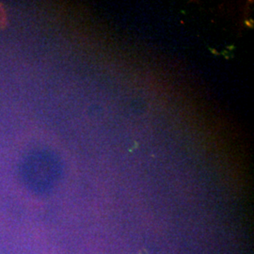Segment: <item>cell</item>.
Here are the masks:
<instances>
[{"label": "cell", "mask_w": 254, "mask_h": 254, "mask_svg": "<svg viewBox=\"0 0 254 254\" xmlns=\"http://www.w3.org/2000/svg\"><path fill=\"white\" fill-rule=\"evenodd\" d=\"M6 25H7V14L2 4L0 3V29L6 27Z\"/></svg>", "instance_id": "1"}, {"label": "cell", "mask_w": 254, "mask_h": 254, "mask_svg": "<svg viewBox=\"0 0 254 254\" xmlns=\"http://www.w3.org/2000/svg\"><path fill=\"white\" fill-rule=\"evenodd\" d=\"M210 51H211V52H212V53H214V54H215V55L218 54V52H217V51H216V50H215V49H212V48H211V49H210Z\"/></svg>", "instance_id": "3"}, {"label": "cell", "mask_w": 254, "mask_h": 254, "mask_svg": "<svg viewBox=\"0 0 254 254\" xmlns=\"http://www.w3.org/2000/svg\"><path fill=\"white\" fill-rule=\"evenodd\" d=\"M245 25L246 27L253 28L254 27V20L253 19H247V20H245Z\"/></svg>", "instance_id": "2"}]
</instances>
